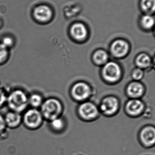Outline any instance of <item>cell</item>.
Here are the masks:
<instances>
[{
	"mask_svg": "<svg viewBox=\"0 0 155 155\" xmlns=\"http://www.w3.org/2000/svg\"><path fill=\"white\" fill-rule=\"evenodd\" d=\"M118 106L117 99L113 97H109L103 100L101 105V109L105 114L111 115L116 112Z\"/></svg>",
	"mask_w": 155,
	"mask_h": 155,
	"instance_id": "9",
	"label": "cell"
},
{
	"mask_svg": "<svg viewBox=\"0 0 155 155\" xmlns=\"http://www.w3.org/2000/svg\"><path fill=\"white\" fill-rule=\"evenodd\" d=\"M62 105L57 99L50 98L42 103V114L48 120L52 121L57 118L62 112Z\"/></svg>",
	"mask_w": 155,
	"mask_h": 155,
	"instance_id": "2",
	"label": "cell"
},
{
	"mask_svg": "<svg viewBox=\"0 0 155 155\" xmlns=\"http://www.w3.org/2000/svg\"><path fill=\"white\" fill-rule=\"evenodd\" d=\"M141 23L145 29H151L154 25V18L150 14L145 15L141 18Z\"/></svg>",
	"mask_w": 155,
	"mask_h": 155,
	"instance_id": "17",
	"label": "cell"
},
{
	"mask_svg": "<svg viewBox=\"0 0 155 155\" xmlns=\"http://www.w3.org/2000/svg\"><path fill=\"white\" fill-rule=\"evenodd\" d=\"M8 106L14 112H22L25 109L28 104V99L24 92L22 90L13 91L7 98Z\"/></svg>",
	"mask_w": 155,
	"mask_h": 155,
	"instance_id": "1",
	"label": "cell"
},
{
	"mask_svg": "<svg viewBox=\"0 0 155 155\" xmlns=\"http://www.w3.org/2000/svg\"><path fill=\"white\" fill-rule=\"evenodd\" d=\"M6 124L4 118L0 114V134L3 133L5 129Z\"/></svg>",
	"mask_w": 155,
	"mask_h": 155,
	"instance_id": "24",
	"label": "cell"
},
{
	"mask_svg": "<svg viewBox=\"0 0 155 155\" xmlns=\"http://www.w3.org/2000/svg\"><path fill=\"white\" fill-rule=\"evenodd\" d=\"M8 54V48L1 43H0V63L5 61Z\"/></svg>",
	"mask_w": 155,
	"mask_h": 155,
	"instance_id": "21",
	"label": "cell"
},
{
	"mask_svg": "<svg viewBox=\"0 0 155 155\" xmlns=\"http://www.w3.org/2000/svg\"><path fill=\"white\" fill-rule=\"evenodd\" d=\"M71 34L76 40L82 41L87 36V29L85 25L82 23H76L72 25Z\"/></svg>",
	"mask_w": 155,
	"mask_h": 155,
	"instance_id": "11",
	"label": "cell"
},
{
	"mask_svg": "<svg viewBox=\"0 0 155 155\" xmlns=\"http://www.w3.org/2000/svg\"><path fill=\"white\" fill-rule=\"evenodd\" d=\"M151 59L147 54H142L136 58L137 66L141 69H144L149 67L151 64Z\"/></svg>",
	"mask_w": 155,
	"mask_h": 155,
	"instance_id": "15",
	"label": "cell"
},
{
	"mask_svg": "<svg viewBox=\"0 0 155 155\" xmlns=\"http://www.w3.org/2000/svg\"><path fill=\"white\" fill-rule=\"evenodd\" d=\"M51 127L53 131L56 133H61L63 131L65 127L62 119L57 117L51 121Z\"/></svg>",
	"mask_w": 155,
	"mask_h": 155,
	"instance_id": "18",
	"label": "cell"
},
{
	"mask_svg": "<svg viewBox=\"0 0 155 155\" xmlns=\"http://www.w3.org/2000/svg\"><path fill=\"white\" fill-rule=\"evenodd\" d=\"M91 94L90 87L83 82L75 84L72 88V95L75 99L79 101L85 100L89 97Z\"/></svg>",
	"mask_w": 155,
	"mask_h": 155,
	"instance_id": "6",
	"label": "cell"
},
{
	"mask_svg": "<svg viewBox=\"0 0 155 155\" xmlns=\"http://www.w3.org/2000/svg\"><path fill=\"white\" fill-rule=\"evenodd\" d=\"M127 92L130 97L136 98L143 94L144 92L143 87L140 83L134 82L128 86Z\"/></svg>",
	"mask_w": 155,
	"mask_h": 155,
	"instance_id": "14",
	"label": "cell"
},
{
	"mask_svg": "<svg viewBox=\"0 0 155 155\" xmlns=\"http://www.w3.org/2000/svg\"><path fill=\"white\" fill-rule=\"evenodd\" d=\"M93 59L97 64L101 65L105 64L108 61V54L105 51L99 50L94 54Z\"/></svg>",
	"mask_w": 155,
	"mask_h": 155,
	"instance_id": "16",
	"label": "cell"
},
{
	"mask_svg": "<svg viewBox=\"0 0 155 155\" xmlns=\"http://www.w3.org/2000/svg\"><path fill=\"white\" fill-rule=\"evenodd\" d=\"M79 113L82 118L89 120L94 119L97 117L98 111L94 104L90 102H86L80 106Z\"/></svg>",
	"mask_w": 155,
	"mask_h": 155,
	"instance_id": "7",
	"label": "cell"
},
{
	"mask_svg": "<svg viewBox=\"0 0 155 155\" xmlns=\"http://www.w3.org/2000/svg\"><path fill=\"white\" fill-rule=\"evenodd\" d=\"M13 39L11 37H5L3 39L2 43L6 48H8L13 45Z\"/></svg>",
	"mask_w": 155,
	"mask_h": 155,
	"instance_id": "23",
	"label": "cell"
},
{
	"mask_svg": "<svg viewBox=\"0 0 155 155\" xmlns=\"http://www.w3.org/2000/svg\"><path fill=\"white\" fill-rule=\"evenodd\" d=\"M28 103L33 107H38L42 104V98L38 94H33L30 97Z\"/></svg>",
	"mask_w": 155,
	"mask_h": 155,
	"instance_id": "20",
	"label": "cell"
},
{
	"mask_svg": "<svg viewBox=\"0 0 155 155\" xmlns=\"http://www.w3.org/2000/svg\"><path fill=\"white\" fill-rule=\"evenodd\" d=\"M103 77L106 81L115 82L117 81L121 75V71L119 65L113 62L106 64L103 70Z\"/></svg>",
	"mask_w": 155,
	"mask_h": 155,
	"instance_id": "5",
	"label": "cell"
},
{
	"mask_svg": "<svg viewBox=\"0 0 155 155\" xmlns=\"http://www.w3.org/2000/svg\"><path fill=\"white\" fill-rule=\"evenodd\" d=\"M143 108V104L137 99L130 100L126 104V111L131 115H138L142 113Z\"/></svg>",
	"mask_w": 155,
	"mask_h": 155,
	"instance_id": "12",
	"label": "cell"
},
{
	"mask_svg": "<svg viewBox=\"0 0 155 155\" xmlns=\"http://www.w3.org/2000/svg\"><path fill=\"white\" fill-rule=\"evenodd\" d=\"M4 119L6 125L14 128L20 125L22 121V117L19 113L13 111L7 113Z\"/></svg>",
	"mask_w": 155,
	"mask_h": 155,
	"instance_id": "13",
	"label": "cell"
},
{
	"mask_svg": "<svg viewBox=\"0 0 155 155\" xmlns=\"http://www.w3.org/2000/svg\"><path fill=\"white\" fill-rule=\"evenodd\" d=\"M33 15L35 20L40 22H47L52 17V11L49 6L43 5L35 9Z\"/></svg>",
	"mask_w": 155,
	"mask_h": 155,
	"instance_id": "8",
	"label": "cell"
},
{
	"mask_svg": "<svg viewBox=\"0 0 155 155\" xmlns=\"http://www.w3.org/2000/svg\"><path fill=\"white\" fill-rule=\"evenodd\" d=\"M139 143L146 149L153 148L155 144V128L153 126L148 125L142 128L138 135Z\"/></svg>",
	"mask_w": 155,
	"mask_h": 155,
	"instance_id": "3",
	"label": "cell"
},
{
	"mask_svg": "<svg viewBox=\"0 0 155 155\" xmlns=\"http://www.w3.org/2000/svg\"><path fill=\"white\" fill-rule=\"evenodd\" d=\"M129 50L128 44L122 40L115 41L111 46V51L116 57H122L125 56Z\"/></svg>",
	"mask_w": 155,
	"mask_h": 155,
	"instance_id": "10",
	"label": "cell"
},
{
	"mask_svg": "<svg viewBox=\"0 0 155 155\" xmlns=\"http://www.w3.org/2000/svg\"><path fill=\"white\" fill-rule=\"evenodd\" d=\"M7 100V97L4 92L0 89V107H2Z\"/></svg>",
	"mask_w": 155,
	"mask_h": 155,
	"instance_id": "25",
	"label": "cell"
},
{
	"mask_svg": "<svg viewBox=\"0 0 155 155\" xmlns=\"http://www.w3.org/2000/svg\"><path fill=\"white\" fill-rule=\"evenodd\" d=\"M142 9L145 12H154L155 8V0H142L141 2Z\"/></svg>",
	"mask_w": 155,
	"mask_h": 155,
	"instance_id": "19",
	"label": "cell"
},
{
	"mask_svg": "<svg viewBox=\"0 0 155 155\" xmlns=\"http://www.w3.org/2000/svg\"><path fill=\"white\" fill-rule=\"evenodd\" d=\"M24 121L28 128L35 129L38 128L42 124V115L37 109H29L25 114Z\"/></svg>",
	"mask_w": 155,
	"mask_h": 155,
	"instance_id": "4",
	"label": "cell"
},
{
	"mask_svg": "<svg viewBox=\"0 0 155 155\" xmlns=\"http://www.w3.org/2000/svg\"><path fill=\"white\" fill-rule=\"evenodd\" d=\"M143 75V71L140 69H136L133 72V77L136 80H139L142 79Z\"/></svg>",
	"mask_w": 155,
	"mask_h": 155,
	"instance_id": "22",
	"label": "cell"
}]
</instances>
